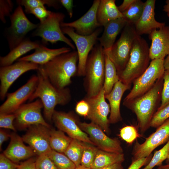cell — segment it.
Here are the masks:
<instances>
[{"label":"cell","mask_w":169,"mask_h":169,"mask_svg":"<svg viewBox=\"0 0 169 169\" xmlns=\"http://www.w3.org/2000/svg\"><path fill=\"white\" fill-rule=\"evenodd\" d=\"M163 83V76L143 95L132 100L123 101V105L136 115L138 128L141 134L151 127L152 119L160 106Z\"/></svg>","instance_id":"obj_1"},{"label":"cell","mask_w":169,"mask_h":169,"mask_svg":"<svg viewBox=\"0 0 169 169\" xmlns=\"http://www.w3.org/2000/svg\"><path fill=\"white\" fill-rule=\"evenodd\" d=\"M78 62L77 51L74 50L39 65L37 71L46 77L56 88L64 89L71 84L72 77L77 75Z\"/></svg>","instance_id":"obj_2"},{"label":"cell","mask_w":169,"mask_h":169,"mask_svg":"<svg viewBox=\"0 0 169 169\" xmlns=\"http://www.w3.org/2000/svg\"><path fill=\"white\" fill-rule=\"evenodd\" d=\"M37 75L38 85L28 100L31 102L36 98L40 99L43 105L44 116L48 121L50 122L55 106L66 105L71 100L70 91L68 87L62 89L56 88L46 77L38 71Z\"/></svg>","instance_id":"obj_3"},{"label":"cell","mask_w":169,"mask_h":169,"mask_svg":"<svg viewBox=\"0 0 169 169\" xmlns=\"http://www.w3.org/2000/svg\"><path fill=\"white\" fill-rule=\"evenodd\" d=\"M150 59L148 44L144 38L139 36L133 43L125 68L117 72L119 80L125 84L131 85L147 69Z\"/></svg>","instance_id":"obj_4"},{"label":"cell","mask_w":169,"mask_h":169,"mask_svg":"<svg viewBox=\"0 0 169 169\" xmlns=\"http://www.w3.org/2000/svg\"><path fill=\"white\" fill-rule=\"evenodd\" d=\"M105 54L103 47L97 44L89 54L85 65L84 85L86 97L97 95L103 88L105 76Z\"/></svg>","instance_id":"obj_5"},{"label":"cell","mask_w":169,"mask_h":169,"mask_svg":"<svg viewBox=\"0 0 169 169\" xmlns=\"http://www.w3.org/2000/svg\"><path fill=\"white\" fill-rule=\"evenodd\" d=\"M139 35L134 25L127 23L118 40L109 51L104 53L115 65L119 72L125 68L129 59L133 43Z\"/></svg>","instance_id":"obj_6"},{"label":"cell","mask_w":169,"mask_h":169,"mask_svg":"<svg viewBox=\"0 0 169 169\" xmlns=\"http://www.w3.org/2000/svg\"><path fill=\"white\" fill-rule=\"evenodd\" d=\"M65 17L63 13L52 12L46 19L40 22L33 33L32 36L41 37L44 43L49 42L54 44L58 41L63 42L74 49L75 46L71 41L64 35L61 29V24Z\"/></svg>","instance_id":"obj_7"},{"label":"cell","mask_w":169,"mask_h":169,"mask_svg":"<svg viewBox=\"0 0 169 169\" xmlns=\"http://www.w3.org/2000/svg\"><path fill=\"white\" fill-rule=\"evenodd\" d=\"M164 59L151 60L145 72L133 81V87L124 100H132L143 95L154 86L157 80L163 76L165 71Z\"/></svg>","instance_id":"obj_8"},{"label":"cell","mask_w":169,"mask_h":169,"mask_svg":"<svg viewBox=\"0 0 169 169\" xmlns=\"http://www.w3.org/2000/svg\"><path fill=\"white\" fill-rule=\"evenodd\" d=\"M61 28L63 33L67 35L71 38L77 49L78 62L77 75L84 76L86 64L89 53L98 39V37L101 32V29L99 28L91 34L83 36L77 33L71 28Z\"/></svg>","instance_id":"obj_9"},{"label":"cell","mask_w":169,"mask_h":169,"mask_svg":"<svg viewBox=\"0 0 169 169\" xmlns=\"http://www.w3.org/2000/svg\"><path fill=\"white\" fill-rule=\"evenodd\" d=\"M11 25L8 29L7 39L10 50H11L24 40L30 31L36 28L38 24L31 22L25 15L22 7L18 6L10 16Z\"/></svg>","instance_id":"obj_10"},{"label":"cell","mask_w":169,"mask_h":169,"mask_svg":"<svg viewBox=\"0 0 169 169\" xmlns=\"http://www.w3.org/2000/svg\"><path fill=\"white\" fill-rule=\"evenodd\" d=\"M169 140V118L147 137L143 143L137 141L133 146L131 162L149 156L157 147L167 142Z\"/></svg>","instance_id":"obj_11"},{"label":"cell","mask_w":169,"mask_h":169,"mask_svg":"<svg viewBox=\"0 0 169 169\" xmlns=\"http://www.w3.org/2000/svg\"><path fill=\"white\" fill-rule=\"evenodd\" d=\"M43 108L42 102L39 99L22 105L13 113L15 116L14 121L15 127L22 130L32 125L40 124L50 128L42 115Z\"/></svg>","instance_id":"obj_12"},{"label":"cell","mask_w":169,"mask_h":169,"mask_svg":"<svg viewBox=\"0 0 169 169\" xmlns=\"http://www.w3.org/2000/svg\"><path fill=\"white\" fill-rule=\"evenodd\" d=\"M81 129L87 133L95 145L100 150L110 152L122 153L123 150L120 141L116 138H111L97 125L78 121Z\"/></svg>","instance_id":"obj_13"},{"label":"cell","mask_w":169,"mask_h":169,"mask_svg":"<svg viewBox=\"0 0 169 169\" xmlns=\"http://www.w3.org/2000/svg\"><path fill=\"white\" fill-rule=\"evenodd\" d=\"M38 78L33 75L26 83L16 91L7 93L5 101L0 106V114L13 113L30 98L35 90L38 84Z\"/></svg>","instance_id":"obj_14"},{"label":"cell","mask_w":169,"mask_h":169,"mask_svg":"<svg viewBox=\"0 0 169 169\" xmlns=\"http://www.w3.org/2000/svg\"><path fill=\"white\" fill-rule=\"evenodd\" d=\"M39 65L25 61H18L0 68V98L4 99L11 86L21 75L31 70H38Z\"/></svg>","instance_id":"obj_15"},{"label":"cell","mask_w":169,"mask_h":169,"mask_svg":"<svg viewBox=\"0 0 169 169\" xmlns=\"http://www.w3.org/2000/svg\"><path fill=\"white\" fill-rule=\"evenodd\" d=\"M105 93L103 88L96 95L85 97L84 99L88 103L90 110L87 118L99 125L105 132H110V124L108 116L110 112L109 104L106 101Z\"/></svg>","instance_id":"obj_16"},{"label":"cell","mask_w":169,"mask_h":169,"mask_svg":"<svg viewBox=\"0 0 169 169\" xmlns=\"http://www.w3.org/2000/svg\"><path fill=\"white\" fill-rule=\"evenodd\" d=\"M52 120L59 130L66 133L72 139L95 145L88 135L80 128L78 120L71 112L55 110Z\"/></svg>","instance_id":"obj_17"},{"label":"cell","mask_w":169,"mask_h":169,"mask_svg":"<svg viewBox=\"0 0 169 169\" xmlns=\"http://www.w3.org/2000/svg\"><path fill=\"white\" fill-rule=\"evenodd\" d=\"M22 137L38 156L48 154L52 150L50 144V128L38 124L30 126Z\"/></svg>","instance_id":"obj_18"},{"label":"cell","mask_w":169,"mask_h":169,"mask_svg":"<svg viewBox=\"0 0 169 169\" xmlns=\"http://www.w3.org/2000/svg\"><path fill=\"white\" fill-rule=\"evenodd\" d=\"M100 0H94L87 11L80 18L74 21L63 22L61 27H69L73 28L78 34L83 36L89 35L102 26L98 22L97 12Z\"/></svg>","instance_id":"obj_19"},{"label":"cell","mask_w":169,"mask_h":169,"mask_svg":"<svg viewBox=\"0 0 169 169\" xmlns=\"http://www.w3.org/2000/svg\"><path fill=\"white\" fill-rule=\"evenodd\" d=\"M149 35L151 40L149 48L150 59H165L169 54V26L155 29Z\"/></svg>","instance_id":"obj_20"},{"label":"cell","mask_w":169,"mask_h":169,"mask_svg":"<svg viewBox=\"0 0 169 169\" xmlns=\"http://www.w3.org/2000/svg\"><path fill=\"white\" fill-rule=\"evenodd\" d=\"M155 0H147L144 3L141 16L134 25L138 35L149 34L154 30L165 26L164 23L158 22L155 19Z\"/></svg>","instance_id":"obj_21"},{"label":"cell","mask_w":169,"mask_h":169,"mask_svg":"<svg viewBox=\"0 0 169 169\" xmlns=\"http://www.w3.org/2000/svg\"><path fill=\"white\" fill-rule=\"evenodd\" d=\"M10 138V143L3 154L13 162L17 163L36 154L30 146L24 144L22 137L16 133H11Z\"/></svg>","instance_id":"obj_22"},{"label":"cell","mask_w":169,"mask_h":169,"mask_svg":"<svg viewBox=\"0 0 169 169\" xmlns=\"http://www.w3.org/2000/svg\"><path fill=\"white\" fill-rule=\"evenodd\" d=\"M131 87V85L125 84L119 80L115 84L111 91L105 95V98L109 101L110 108L109 118L110 124H115L122 120L120 112L121 101L124 93Z\"/></svg>","instance_id":"obj_23"},{"label":"cell","mask_w":169,"mask_h":169,"mask_svg":"<svg viewBox=\"0 0 169 169\" xmlns=\"http://www.w3.org/2000/svg\"><path fill=\"white\" fill-rule=\"evenodd\" d=\"M71 51V48L69 47H63L58 49H51L41 44L35 49L34 53L21 57L18 60L27 61L42 65L59 55L70 52Z\"/></svg>","instance_id":"obj_24"},{"label":"cell","mask_w":169,"mask_h":169,"mask_svg":"<svg viewBox=\"0 0 169 169\" xmlns=\"http://www.w3.org/2000/svg\"><path fill=\"white\" fill-rule=\"evenodd\" d=\"M126 24V22L122 18L110 21L104 26L102 34L98 40L104 53L110 50L117 36Z\"/></svg>","instance_id":"obj_25"},{"label":"cell","mask_w":169,"mask_h":169,"mask_svg":"<svg viewBox=\"0 0 169 169\" xmlns=\"http://www.w3.org/2000/svg\"><path fill=\"white\" fill-rule=\"evenodd\" d=\"M123 17L116 5L115 0H100L97 12L98 23L104 26L111 21Z\"/></svg>","instance_id":"obj_26"},{"label":"cell","mask_w":169,"mask_h":169,"mask_svg":"<svg viewBox=\"0 0 169 169\" xmlns=\"http://www.w3.org/2000/svg\"><path fill=\"white\" fill-rule=\"evenodd\" d=\"M37 42L29 40L23 41L16 47L10 50L6 55L0 57L1 67L9 65L18 60L21 56L33 49H35L40 45Z\"/></svg>","instance_id":"obj_27"},{"label":"cell","mask_w":169,"mask_h":169,"mask_svg":"<svg viewBox=\"0 0 169 169\" xmlns=\"http://www.w3.org/2000/svg\"><path fill=\"white\" fill-rule=\"evenodd\" d=\"M125 160L123 153H112L98 149L91 169H100Z\"/></svg>","instance_id":"obj_28"},{"label":"cell","mask_w":169,"mask_h":169,"mask_svg":"<svg viewBox=\"0 0 169 169\" xmlns=\"http://www.w3.org/2000/svg\"><path fill=\"white\" fill-rule=\"evenodd\" d=\"M72 139L66 136L64 132L61 130L50 129V144L52 149L53 150L64 153Z\"/></svg>","instance_id":"obj_29"},{"label":"cell","mask_w":169,"mask_h":169,"mask_svg":"<svg viewBox=\"0 0 169 169\" xmlns=\"http://www.w3.org/2000/svg\"><path fill=\"white\" fill-rule=\"evenodd\" d=\"M105 70L103 88L105 95L111 91L115 84L119 81V78L115 65L105 54Z\"/></svg>","instance_id":"obj_30"},{"label":"cell","mask_w":169,"mask_h":169,"mask_svg":"<svg viewBox=\"0 0 169 169\" xmlns=\"http://www.w3.org/2000/svg\"><path fill=\"white\" fill-rule=\"evenodd\" d=\"M144 6V3L140 0H136L128 9L122 13V18L127 23L135 25L141 16Z\"/></svg>","instance_id":"obj_31"},{"label":"cell","mask_w":169,"mask_h":169,"mask_svg":"<svg viewBox=\"0 0 169 169\" xmlns=\"http://www.w3.org/2000/svg\"><path fill=\"white\" fill-rule=\"evenodd\" d=\"M83 150V142L72 139L70 144L64 154L77 167L81 165Z\"/></svg>","instance_id":"obj_32"},{"label":"cell","mask_w":169,"mask_h":169,"mask_svg":"<svg viewBox=\"0 0 169 169\" xmlns=\"http://www.w3.org/2000/svg\"><path fill=\"white\" fill-rule=\"evenodd\" d=\"M16 2L18 5L23 6L25 12L29 14L33 9L38 7H45V5L55 8L59 7V0H18Z\"/></svg>","instance_id":"obj_33"},{"label":"cell","mask_w":169,"mask_h":169,"mask_svg":"<svg viewBox=\"0 0 169 169\" xmlns=\"http://www.w3.org/2000/svg\"><path fill=\"white\" fill-rule=\"evenodd\" d=\"M47 155L58 169H75L76 167L64 154L52 150Z\"/></svg>","instance_id":"obj_34"},{"label":"cell","mask_w":169,"mask_h":169,"mask_svg":"<svg viewBox=\"0 0 169 169\" xmlns=\"http://www.w3.org/2000/svg\"><path fill=\"white\" fill-rule=\"evenodd\" d=\"M169 154V140L160 149L156 151L148 164L142 169H153L155 166L162 165Z\"/></svg>","instance_id":"obj_35"},{"label":"cell","mask_w":169,"mask_h":169,"mask_svg":"<svg viewBox=\"0 0 169 169\" xmlns=\"http://www.w3.org/2000/svg\"><path fill=\"white\" fill-rule=\"evenodd\" d=\"M84 150L81 165L91 168L95 158L99 149L90 144L83 142Z\"/></svg>","instance_id":"obj_36"},{"label":"cell","mask_w":169,"mask_h":169,"mask_svg":"<svg viewBox=\"0 0 169 169\" xmlns=\"http://www.w3.org/2000/svg\"><path fill=\"white\" fill-rule=\"evenodd\" d=\"M136 128L133 125H127L120 130V136L127 143L132 144L135 140L141 136Z\"/></svg>","instance_id":"obj_37"},{"label":"cell","mask_w":169,"mask_h":169,"mask_svg":"<svg viewBox=\"0 0 169 169\" xmlns=\"http://www.w3.org/2000/svg\"><path fill=\"white\" fill-rule=\"evenodd\" d=\"M169 118V104L157 110L152 119L150 126L157 128Z\"/></svg>","instance_id":"obj_38"},{"label":"cell","mask_w":169,"mask_h":169,"mask_svg":"<svg viewBox=\"0 0 169 169\" xmlns=\"http://www.w3.org/2000/svg\"><path fill=\"white\" fill-rule=\"evenodd\" d=\"M163 78L161 103L157 110L161 109L169 104V71L165 70Z\"/></svg>","instance_id":"obj_39"},{"label":"cell","mask_w":169,"mask_h":169,"mask_svg":"<svg viewBox=\"0 0 169 169\" xmlns=\"http://www.w3.org/2000/svg\"><path fill=\"white\" fill-rule=\"evenodd\" d=\"M36 169H58L47 154L38 156L36 159Z\"/></svg>","instance_id":"obj_40"},{"label":"cell","mask_w":169,"mask_h":169,"mask_svg":"<svg viewBox=\"0 0 169 169\" xmlns=\"http://www.w3.org/2000/svg\"><path fill=\"white\" fill-rule=\"evenodd\" d=\"M13 7V4L11 0H0V19L3 23H6V17L11 16Z\"/></svg>","instance_id":"obj_41"},{"label":"cell","mask_w":169,"mask_h":169,"mask_svg":"<svg viewBox=\"0 0 169 169\" xmlns=\"http://www.w3.org/2000/svg\"><path fill=\"white\" fill-rule=\"evenodd\" d=\"M15 116L14 113L10 114H0V127L11 129L16 131L14 125Z\"/></svg>","instance_id":"obj_42"},{"label":"cell","mask_w":169,"mask_h":169,"mask_svg":"<svg viewBox=\"0 0 169 169\" xmlns=\"http://www.w3.org/2000/svg\"><path fill=\"white\" fill-rule=\"evenodd\" d=\"M52 12L47 10L45 7H38L32 9L29 14H33L40 20V22H41L46 19Z\"/></svg>","instance_id":"obj_43"},{"label":"cell","mask_w":169,"mask_h":169,"mask_svg":"<svg viewBox=\"0 0 169 169\" xmlns=\"http://www.w3.org/2000/svg\"><path fill=\"white\" fill-rule=\"evenodd\" d=\"M90 110V105L84 99L77 102L75 110L76 112L79 115L87 117Z\"/></svg>","instance_id":"obj_44"},{"label":"cell","mask_w":169,"mask_h":169,"mask_svg":"<svg viewBox=\"0 0 169 169\" xmlns=\"http://www.w3.org/2000/svg\"><path fill=\"white\" fill-rule=\"evenodd\" d=\"M19 165L14 163L3 153L0 155V169H16Z\"/></svg>","instance_id":"obj_45"},{"label":"cell","mask_w":169,"mask_h":169,"mask_svg":"<svg viewBox=\"0 0 169 169\" xmlns=\"http://www.w3.org/2000/svg\"><path fill=\"white\" fill-rule=\"evenodd\" d=\"M152 156L153 155L151 154L147 157L141 158L131 162L127 169H140L143 166H145L148 164Z\"/></svg>","instance_id":"obj_46"},{"label":"cell","mask_w":169,"mask_h":169,"mask_svg":"<svg viewBox=\"0 0 169 169\" xmlns=\"http://www.w3.org/2000/svg\"><path fill=\"white\" fill-rule=\"evenodd\" d=\"M36 159L30 158L22 163L16 169H36Z\"/></svg>","instance_id":"obj_47"},{"label":"cell","mask_w":169,"mask_h":169,"mask_svg":"<svg viewBox=\"0 0 169 169\" xmlns=\"http://www.w3.org/2000/svg\"><path fill=\"white\" fill-rule=\"evenodd\" d=\"M59 2L66 9L70 18L73 15V0H60Z\"/></svg>","instance_id":"obj_48"},{"label":"cell","mask_w":169,"mask_h":169,"mask_svg":"<svg viewBox=\"0 0 169 169\" xmlns=\"http://www.w3.org/2000/svg\"><path fill=\"white\" fill-rule=\"evenodd\" d=\"M135 0H124L122 3L120 5L117 6L119 10L121 13H123L128 9Z\"/></svg>","instance_id":"obj_49"},{"label":"cell","mask_w":169,"mask_h":169,"mask_svg":"<svg viewBox=\"0 0 169 169\" xmlns=\"http://www.w3.org/2000/svg\"><path fill=\"white\" fill-rule=\"evenodd\" d=\"M11 134H9L6 131L1 129L0 130V149L2 150V146L3 143L7 141L10 137Z\"/></svg>","instance_id":"obj_50"},{"label":"cell","mask_w":169,"mask_h":169,"mask_svg":"<svg viewBox=\"0 0 169 169\" xmlns=\"http://www.w3.org/2000/svg\"><path fill=\"white\" fill-rule=\"evenodd\" d=\"M100 169H124L122 163H116Z\"/></svg>","instance_id":"obj_51"},{"label":"cell","mask_w":169,"mask_h":169,"mask_svg":"<svg viewBox=\"0 0 169 169\" xmlns=\"http://www.w3.org/2000/svg\"><path fill=\"white\" fill-rule=\"evenodd\" d=\"M163 66L165 70L169 71V54L164 59Z\"/></svg>","instance_id":"obj_52"},{"label":"cell","mask_w":169,"mask_h":169,"mask_svg":"<svg viewBox=\"0 0 169 169\" xmlns=\"http://www.w3.org/2000/svg\"><path fill=\"white\" fill-rule=\"evenodd\" d=\"M166 4L164 6L163 11L165 12H169V0H167L166 1Z\"/></svg>","instance_id":"obj_53"},{"label":"cell","mask_w":169,"mask_h":169,"mask_svg":"<svg viewBox=\"0 0 169 169\" xmlns=\"http://www.w3.org/2000/svg\"><path fill=\"white\" fill-rule=\"evenodd\" d=\"M156 169H169V162L167 163L165 165H162L159 166Z\"/></svg>","instance_id":"obj_54"},{"label":"cell","mask_w":169,"mask_h":169,"mask_svg":"<svg viewBox=\"0 0 169 169\" xmlns=\"http://www.w3.org/2000/svg\"><path fill=\"white\" fill-rule=\"evenodd\" d=\"M75 169H91V168L88 167L81 165H80L79 166L76 167Z\"/></svg>","instance_id":"obj_55"},{"label":"cell","mask_w":169,"mask_h":169,"mask_svg":"<svg viewBox=\"0 0 169 169\" xmlns=\"http://www.w3.org/2000/svg\"><path fill=\"white\" fill-rule=\"evenodd\" d=\"M166 163H169V154L166 159Z\"/></svg>","instance_id":"obj_56"},{"label":"cell","mask_w":169,"mask_h":169,"mask_svg":"<svg viewBox=\"0 0 169 169\" xmlns=\"http://www.w3.org/2000/svg\"><path fill=\"white\" fill-rule=\"evenodd\" d=\"M167 16L169 18V12L167 13Z\"/></svg>","instance_id":"obj_57"}]
</instances>
